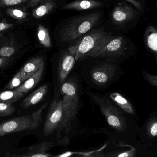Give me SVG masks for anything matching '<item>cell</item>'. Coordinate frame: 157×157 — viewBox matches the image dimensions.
I'll use <instances>...</instances> for the list:
<instances>
[{"label":"cell","mask_w":157,"mask_h":157,"mask_svg":"<svg viewBox=\"0 0 157 157\" xmlns=\"http://www.w3.org/2000/svg\"><path fill=\"white\" fill-rule=\"evenodd\" d=\"M48 103L30 114L14 117L0 124V138L12 133L37 129L42 121L43 112Z\"/></svg>","instance_id":"cell-6"},{"label":"cell","mask_w":157,"mask_h":157,"mask_svg":"<svg viewBox=\"0 0 157 157\" xmlns=\"http://www.w3.org/2000/svg\"><path fill=\"white\" fill-rule=\"evenodd\" d=\"M127 56L128 48L124 39L122 36H116L113 37L92 58H102L107 61L119 64Z\"/></svg>","instance_id":"cell-7"},{"label":"cell","mask_w":157,"mask_h":157,"mask_svg":"<svg viewBox=\"0 0 157 157\" xmlns=\"http://www.w3.org/2000/svg\"><path fill=\"white\" fill-rule=\"evenodd\" d=\"M87 94L99 107L109 127L124 140H132L138 135L140 127L135 119L117 106L105 94L90 91Z\"/></svg>","instance_id":"cell-2"},{"label":"cell","mask_w":157,"mask_h":157,"mask_svg":"<svg viewBox=\"0 0 157 157\" xmlns=\"http://www.w3.org/2000/svg\"><path fill=\"white\" fill-rule=\"evenodd\" d=\"M37 33L38 40L40 44L47 48L51 47L52 43L48 29L42 25H39L37 28Z\"/></svg>","instance_id":"cell-21"},{"label":"cell","mask_w":157,"mask_h":157,"mask_svg":"<svg viewBox=\"0 0 157 157\" xmlns=\"http://www.w3.org/2000/svg\"><path fill=\"white\" fill-rule=\"evenodd\" d=\"M8 61H9V59L8 58L1 57H0V68L3 67L5 65H7Z\"/></svg>","instance_id":"cell-30"},{"label":"cell","mask_w":157,"mask_h":157,"mask_svg":"<svg viewBox=\"0 0 157 157\" xmlns=\"http://www.w3.org/2000/svg\"><path fill=\"white\" fill-rule=\"evenodd\" d=\"M24 95V93L14 89L12 90L0 91V103L12 104L19 101Z\"/></svg>","instance_id":"cell-19"},{"label":"cell","mask_w":157,"mask_h":157,"mask_svg":"<svg viewBox=\"0 0 157 157\" xmlns=\"http://www.w3.org/2000/svg\"><path fill=\"white\" fill-rule=\"evenodd\" d=\"M117 106L127 114L133 119L138 118V115L135 106L128 99L117 91H110L105 94Z\"/></svg>","instance_id":"cell-11"},{"label":"cell","mask_w":157,"mask_h":157,"mask_svg":"<svg viewBox=\"0 0 157 157\" xmlns=\"http://www.w3.org/2000/svg\"><path fill=\"white\" fill-rule=\"evenodd\" d=\"M81 78L78 73L69 75L60 87L59 93L62 99L63 120L61 132L65 136L61 141L68 143L78 124V114L81 103Z\"/></svg>","instance_id":"cell-1"},{"label":"cell","mask_w":157,"mask_h":157,"mask_svg":"<svg viewBox=\"0 0 157 157\" xmlns=\"http://www.w3.org/2000/svg\"><path fill=\"white\" fill-rule=\"evenodd\" d=\"M6 12L8 15L16 20H24L28 16V14L25 12L14 8H9L7 9Z\"/></svg>","instance_id":"cell-23"},{"label":"cell","mask_w":157,"mask_h":157,"mask_svg":"<svg viewBox=\"0 0 157 157\" xmlns=\"http://www.w3.org/2000/svg\"><path fill=\"white\" fill-rule=\"evenodd\" d=\"M141 72H142L144 79L147 82L151 85L153 87H157V76L151 75L144 69L142 70Z\"/></svg>","instance_id":"cell-25"},{"label":"cell","mask_w":157,"mask_h":157,"mask_svg":"<svg viewBox=\"0 0 157 157\" xmlns=\"http://www.w3.org/2000/svg\"><path fill=\"white\" fill-rule=\"evenodd\" d=\"M138 14L136 10L126 4L117 6L112 12L113 22L117 25H122L131 21Z\"/></svg>","instance_id":"cell-13"},{"label":"cell","mask_w":157,"mask_h":157,"mask_svg":"<svg viewBox=\"0 0 157 157\" xmlns=\"http://www.w3.org/2000/svg\"><path fill=\"white\" fill-rule=\"evenodd\" d=\"M100 11L76 17L70 21L61 29L59 37L62 42L71 43L88 33L100 21Z\"/></svg>","instance_id":"cell-5"},{"label":"cell","mask_w":157,"mask_h":157,"mask_svg":"<svg viewBox=\"0 0 157 157\" xmlns=\"http://www.w3.org/2000/svg\"><path fill=\"white\" fill-rule=\"evenodd\" d=\"M48 88L47 84H44L38 88L23 101L21 104V107L29 108L39 103L45 97L48 91Z\"/></svg>","instance_id":"cell-14"},{"label":"cell","mask_w":157,"mask_h":157,"mask_svg":"<svg viewBox=\"0 0 157 157\" xmlns=\"http://www.w3.org/2000/svg\"><path fill=\"white\" fill-rule=\"evenodd\" d=\"M55 6L56 3L55 2L52 0H49L33 11V17L36 19H40L50 12L55 8Z\"/></svg>","instance_id":"cell-20"},{"label":"cell","mask_w":157,"mask_h":157,"mask_svg":"<svg viewBox=\"0 0 157 157\" xmlns=\"http://www.w3.org/2000/svg\"><path fill=\"white\" fill-rule=\"evenodd\" d=\"M44 61V60L42 57H36L33 58L25 64L20 70L21 76L24 80H26L34 74Z\"/></svg>","instance_id":"cell-17"},{"label":"cell","mask_w":157,"mask_h":157,"mask_svg":"<svg viewBox=\"0 0 157 157\" xmlns=\"http://www.w3.org/2000/svg\"><path fill=\"white\" fill-rule=\"evenodd\" d=\"M113 37L104 29H93L78 38L77 42L68 50L74 55L76 61H81L87 58L92 57Z\"/></svg>","instance_id":"cell-4"},{"label":"cell","mask_w":157,"mask_h":157,"mask_svg":"<svg viewBox=\"0 0 157 157\" xmlns=\"http://www.w3.org/2000/svg\"><path fill=\"white\" fill-rule=\"evenodd\" d=\"M25 81L21 76L20 71L14 75V77L8 83L5 89L7 90H13L18 88L23 84Z\"/></svg>","instance_id":"cell-22"},{"label":"cell","mask_w":157,"mask_h":157,"mask_svg":"<svg viewBox=\"0 0 157 157\" xmlns=\"http://www.w3.org/2000/svg\"><path fill=\"white\" fill-rule=\"evenodd\" d=\"M76 60L73 54L68 51L65 50L60 55L56 72V94L59 93V90L63 82L71 73Z\"/></svg>","instance_id":"cell-9"},{"label":"cell","mask_w":157,"mask_h":157,"mask_svg":"<svg viewBox=\"0 0 157 157\" xmlns=\"http://www.w3.org/2000/svg\"><path fill=\"white\" fill-rule=\"evenodd\" d=\"M63 120L62 96L60 93L56 94L50 105L49 111L44 124L43 133L46 136H50L56 131L61 133Z\"/></svg>","instance_id":"cell-8"},{"label":"cell","mask_w":157,"mask_h":157,"mask_svg":"<svg viewBox=\"0 0 157 157\" xmlns=\"http://www.w3.org/2000/svg\"><path fill=\"white\" fill-rule=\"evenodd\" d=\"M14 48L12 46H5L0 49V56L4 58H9L15 53Z\"/></svg>","instance_id":"cell-26"},{"label":"cell","mask_w":157,"mask_h":157,"mask_svg":"<svg viewBox=\"0 0 157 157\" xmlns=\"http://www.w3.org/2000/svg\"><path fill=\"white\" fill-rule=\"evenodd\" d=\"M2 36H3V34L1 33H0V38L2 37Z\"/></svg>","instance_id":"cell-32"},{"label":"cell","mask_w":157,"mask_h":157,"mask_svg":"<svg viewBox=\"0 0 157 157\" xmlns=\"http://www.w3.org/2000/svg\"><path fill=\"white\" fill-rule=\"evenodd\" d=\"M14 26V24L6 22L0 23V32L6 31Z\"/></svg>","instance_id":"cell-28"},{"label":"cell","mask_w":157,"mask_h":157,"mask_svg":"<svg viewBox=\"0 0 157 157\" xmlns=\"http://www.w3.org/2000/svg\"><path fill=\"white\" fill-rule=\"evenodd\" d=\"M125 1L134 5L135 8H136L139 10H142V5H141V3L137 1L136 0H125Z\"/></svg>","instance_id":"cell-29"},{"label":"cell","mask_w":157,"mask_h":157,"mask_svg":"<svg viewBox=\"0 0 157 157\" xmlns=\"http://www.w3.org/2000/svg\"><path fill=\"white\" fill-rule=\"evenodd\" d=\"M102 5L101 2L96 0H78L65 5L63 10H86L96 9Z\"/></svg>","instance_id":"cell-16"},{"label":"cell","mask_w":157,"mask_h":157,"mask_svg":"<svg viewBox=\"0 0 157 157\" xmlns=\"http://www.w3.org/2000/svg\"><path fill=\"white\" fill-rule=\"evenodd\" d=\"M143 143L151 146L157 141V113L153 112L147 119L142 128H140L138 135Z\"/></svg>","instance_id":"cell-10"},{"label":"cell","mask_w":157,"mask_h":157,"mask_svg":"<svg viewBox=\"0 0 157 157\" xmlns=\"http://www.w3.org/2000/svg\"><path fill=\"white\" fill-rule=\"evenodd\" d=\"M146 46L155 55L157 59V31L154 26L150 25L147 28L145 35Z\"/></svg>","instance_id":"cell-18"},{"label":"cell","mask_w":157,"mask_h":157,"mask_svg":"<svg viewBox=\"0 0 157 157\" xmlns=\"http://www.w3.org/2000/svg\"><path fill=\"white\" fill-rule=\"evenodd\" d=\"M43 0H30V2L28 4V7H33L37 5L39 2Z\"/></svg>","instance_id":"cell-31"},{"label":"cell","mask_w":157,"mask_h":157,"mask_svg":"<svg viewBox=\"0 0 157 157\" xmlns=\"http://www.w3.org/2000/svg\"><path fill=\"white\" fill-rule=\"evenodd\" d=\"M45 69V61H44L39 67L38 70L31 77L25 81L21 86L14 90L25 94L29 92L34 88L39 83L42 78Z\"/></svg>","instance_id":"cell-15"},{"label":"cell","mask_w":157,"mask_h":157,"mask_svg":"<svg viewBox=\"0 0 157 157\" xmlns=\"http://www.w3.org/2000/svg\"><path fill=\"white\" fill-rule=\"evenodd\" d=\"M54 146L52 141H44L38 144L31 146L28 152L22 154H10L6 152V157H48L53 155L48 151L51 149Z\"/></svg>","instance_id":"cell-12"},{"label":"cell","mask_w":157,"mask_h":157,"mask_svg":"<svg viewBox=\"0 0 157 157\" xmlns=\"http://www.w3.org/2000/svg\"><path fill=\"white\" fill-rule=\"evenodd\" d=\"M27 0H0V5L2 6H12L20 5Z\"/></svg>","instance_id":"cell-27"},{"label":"cell","mask_w":157,"mask_h":157,"mask_svg":"<svg viewBox=\"0 0 157 157\" xmlns=\"http://www.w3.org/2000/svg\"><path fill=\"white\" fill-rule=\"evenodd\" d=\"M123 73L119 64L105 60L82 68L79 76L92 88L105 90L118 80Z\"/></svg>","instance_id":"cell-3"},{"label":"cell","mask_w":157,"mask_h":157,"mask_svg":"<svg viewBox=\"0 0 157 157\" xmlns=\"http://www.w3.org/2000/svg\"><path fill=\"white\" fill-rule=\"evenodd\" d=\"M15 108L12 104L0 103V117L11 115L14 113Z\"/></svg>","instance_id":"cell-24"}]
</instances>
